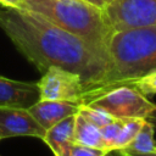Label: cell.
<instances>
[{"label": "cell", "mask_w": 156, "mask_h": 156, "mask_svg": "<svg viewBox=\"0 0 156 156\" xmlns=\"http://www.w3.org/2000/svg\"><path fill=\"white\" fill-rule=\"evenodd\" d=\"M38 100L37 82H21L0 76V106L28 108Z\"/></svg>", "instance_id": "cell-8"}, {"label": "cell", "mask_w": 156, "mask_h": 156, "mask_svg": "<svg viewBox=\"0 0 156 156\" xmlns=\"http://www.w3.org/2000/svg\"><path fill=\"white\" fill-rule=\"evenodd\" d=\"M107 68L102 78L87 89L82 104L119 85H132L156 72V24L112 32L105 44Z\"/></svg>", "instance_id": "cell-2"}, {"label": "cell", "mask_w": 156, "mask_h": 156, "mask_svg": "<svg viewBox=\"0 0 156 156\" xmlns=\"http://www.w3.org/2000/svg\"><path fill=\"white\" fill-rule=\"evenodd\" d=\"M0 28L40 73L50 67L68 69L83 78L87 90L106 72L105 45L69 33L34 11L1 6Z\"/></svg>", "instance_id": "cell-1"}, {"label": "cell", "mask_w": 156, "mask_h": 156, "mask_svg": "<svg viewBox=\"0 0 156 156\" xmlns=\"http://www.w3.org/2000/svg\"><path fill=\"white\" fill-rule=\"evenodd\" d=\"M146 119H147L149 122H151V123H152V126L156 128V105L152 107V110H151V111H150V113L147 115Z\"/></svg>", "instance_id": "cell-18"}, {"label": "cell", "mask_w": 156, "mask_h": 156, "mask_svg": "<svg viewBox=\"0 0 156 156\" xmlns=\"http://www.w3.org/2000/svg\"><path fill=\"white\" fill-rule=\"evenodd\" d=\"M87 1H89V2H91L94 5H96V6H99L101 9H104V6H105V1L104 0H87Z\"/></svg>", "instance_id": "cell-19"}, {"label": "cell", "mask_w": 156, "mask_h": 156, "mask_svg": "<svg viewBox=\"0 0 156 156\" xmlns=\"http://www.w3.org/2000/svg\"><path fill=\"white\" fill-rule=\"evenodd\" d=\"M73 141L90 146L105 150L104 141L101 138L100 128L90 123L88 119H85L80 113L76 116V123H74V132H73Z\"/></svg>", "instance_id": "cell-11"}, {"label": "cell", "mask_w": 156, "mask_h": 156, "mask_svg": "<svg viewBox=\"0 0 156 156\" xmlns=\"http://www.w3.org/2000/svg\"><path fill=\"white\" fill-rule=\"evenodd\" d=\"M119 154H121V152H119ZM122 156H123V155H122Z\"/></svg>", "instance_id": "cell-23"}, {"label": "cell", "mask_w": 156, "mask_h": 156, "mask_svg": "<svg viewBox=\"0 0 156 156\" xmlns=\"http://www.w3.org/2000/svg\"><path fill=\"white\" fill-rule=\"evenodd\" d=\"M24 0H0V6L2 7H13V9H23Z\"/></svg>", "instance_id": "cell-16"}, {"label": "cell", "mask_w": 156, "mask_h": 156, "mask_svg": "<svg viewBox=\"0 0 156 156\" xmlns=\"http://www.w3.org/2000/svg\"><path fill=\"white\" fill-rule=\"evenodd\" d=\"M118 151L123 156H156V151H149V152H132V151H123V150H118Z\"/></svg>", "instance_id": "cell-17"}, {"label": "cell", "mask_w": 156, "mask_h": 156, "mask_svg": "<svg viewBox=\"0 0 156 156\" xmlns=\"http://www.w3.org/2000/svg\"><path fill=\"white\" fill-rule=\"evenodd\" d=\"M155 127L147 119L144 121L141 128L130 141V144L123 149V151H132V152H149L156 151V141L154 138Z\"/></svg>", "instance_id": "cell-12"}, {"label": "cell", "mask_w": 156, "mask_h": 156, "mask_svg": "<svg viewBox=\"0 0 156 156\" xmlns=\"http://www.w3.org/2000/svg\"><path fill=\"white\" fill-rule=\"evenodd\" d=\"M79 110L80 104L77 102L41 99H39L30 107H28L30 115L45 130L69 116L78 115Z\"/></svg>", "instance_id": "cell-9"}, {"label": "cell", "mask_w": 156, "mask_h": 156, "mask_svg": "<svg viewBox=\"0 0 156 156\" xmlns=\"http://www.w3.org/2000/svg\"><path fill=\"white\" fill-rule=\"evenodd\" d=\"M4 139V136H2V133H1V130H0V140H2Z\"/></svg>", "instance_id": "cell-21"}, {"label": "cell", "mask_w": 156, "mask_h": 156, "mask_svg": "<svg viewBox=\"0 0 156 156\" xmlns=\"http://www.w3.org/2000/svg\"><path fill=\"white\" fill-rule=\"evenodd\" d=\"M79 113L85 119H88L90 123L96 126L98 128H101L102 126L110 123L113 119V117L110 116L108 113H106V112H104V111H101L99 108H94V107L87 106V105H80Z\"/></svg>", "instance_id": "cell-13"}, {"label": "cell", "mask_w": 156, "mask_h": 156, "mask_svg": "<svg viewBox=\"0 0 156 156\" xmlns=\"http://www.w3.org/2000/svg\"><path fill=\"white\" fill-rule=\"evenodd\" d=\"M107 152L108 151H106V150L85 146V145H82V144L73 141L71 147H69L68 156H105Z\"/></svg>", "instance_id": "cell-15"}, {"label": "cell", "mask_w": 156, "mask_h": 156, "mask_svg": "<svg viewBox=\"0 0 156 156\" xmlns=\"http://www.w3.org/2000/svg\"><path fill=\"white\" fill-rule=\"evenodd\" d=\"M23 9L99 45H105L111 34L104 10L87 0H24Z\"/></svg>", "instance_id": "cell-3"}, {"label": "cell", "mask_w": 156, "mask_h": 156, "mask_svg": "<svg viewBox=\"0 0 156 156\" xmlns=\"http://www.w3.org/2000/svg\"><path fill=\"white\" fill-rule=\"evenodd\" d=\"M76 116H69L45 130L41 140L49 146L54 156H68L73 143Z\"/></svg>", "instance_id": "cell-10"}, {"label": "cell", "mask_w": 156, "mask_h": 156, "mask_svg": "<svg viewBox=\"0 0 156 156\" xmlns=\"http://www.w3.org/2000/svg\"><path fill=\"white\" fill-rule=\"evenodd\" d=\"M136 89H139L145 96H152L156 94V72L151 73L144 78L138 79L132 84Z\"/></svg>", "instance_id": "cell-14"}, {"label": "cell", "mask_w": 156, "mask_h": 156, "mask_svg": "<svg viewBox=\"0 0 156 156\" xmlns=\"http://www.w3.org/2000/svg\"><path fill=\"white\" fill-rule=\"evenodd\" d=\"M0 156H1V155H0Z\"/></svg>", "instance_id": "cell-24"}, {"label": "cell", "mask_w": 156, "mask_h": 156, "mask_svg": "<svg viewBox=\"0 0 156 156\" xmlns=\"http://www.w3.org/2000/svg\"><path fill=\"white\" fill-rule=\"evenodd\" d=\"M104 1H105V5H106V4H108V2L111 1V0H104Z\"/></svg>", "instance_id": "cell-22"}, {"label": "cell", "mask_w": 156, "mask_h": 156, "mask_svg": "<svg viewBox=\"0 0 156 156\" xmlns=\"http://www.w3.org/2000/svg\"><path fill=\"white\" fill-rule=\"evenodd\" d=\"M37 84L39 99L41 100H60L82 104L85 82L78 73L61 67H50L41 73V78Z\"/></svg>", "instance_id": "cell-6"}, {"label": "cell", "mask_w": 156, "mask_h": 156, "mask_svg": "<svg viewBox=\"0 0 156 156\" xmlns=\"http://www.w3.org/2000/svg\"><path fill=\"white\" fill-rule=\"evenodd\" d=\"M102 10L111 33L156 24V0H111Z\"/></svg>", "instance_id": "cell-5"}, {"label": "cell", "mask_w": 156, "mask_h": 156, "mask_svg": "<svg viewBox=\"0 0 156 156\" xmlns=\"http://www.w3.org/2000/svg\"><path fill=\"white\" fill-rule=\"evenodd\" d=\"M87 106L99 108L113 118H145L156 105L133 85H119L89 100Z\"/></svg>", "instance_id": "cell-4"}, {"label": "cell", "mask_w": 156, "mask_h": 156, "mask_svg": "<svg viewBox=\"0 0 156 156\" xmlns=\"http://www.w3.org/2000/svg\"><path fill=\"white\" fill-rule=\"evenodd\" d=\"M105 156H122V155L119 154V151H118V150H113V151H108Z\"/></svg>", "instance_id": "cell-20"}, {"label": "cell", "mask_w": 156, "mask_h": 156, "mask_svg": "<svg viewBox=\"0 0 156 156\" xmlns=\"http://www.w3.org/2000/svg\"><path fill=\"white\" fill-rule=\"evenodd\" d=\"M0 130L4 139L33 136L41 139L45 129L30 115L28 108L0 106Z\"/></svg>", "instance_id": "cell-7"}]
</instances>
